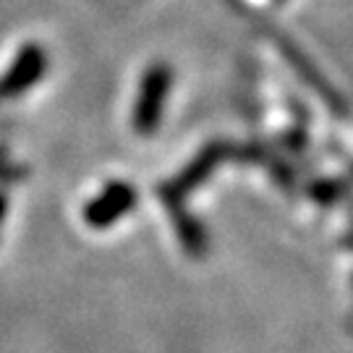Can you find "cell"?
Masks as SVG:
<instances>
[{
    "label": "cell",
    "mask_w": 353,
    "mask_h": 353,
    "mask_svg": "<svg viewBox=\"0 0 353 353\" xmlns=\"http://www.w3.org/2000/svg\"><path fill=\"white\" fill-rule=\"evenodd\" d=\"M170 81L173 74L165 63L150 65L144 76H141V87H139V100L134 105V128L141 137H150L160 126V118H163L165 97L170 92Z\"/></svg>",
    "instance_id": "1"
},
{
    "label": "cell",
    "mask_w": 353,
    "mask_h": 353,
    "mask_svg": "<svg viewBox=\"0 0 353 353\" xmlns=\"http://www.w3.org/2000/svg\"><path fill=\"white\" fill-rule=\"evenodd\" d=\"M134 202H137L134 186H128L123 181H115L89 204L84 217L92 228H108L113 225L118 217H123L128 210H134Z\"/></svg>",
    "instance_id": "2"
}]
</instances>
